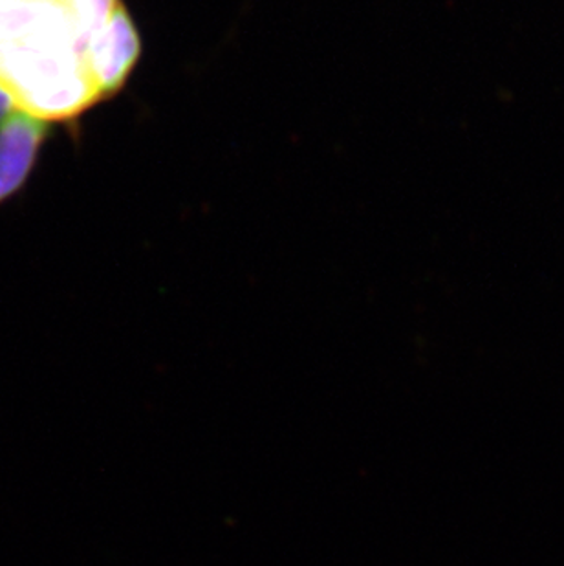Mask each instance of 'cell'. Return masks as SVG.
I'll return each mask as SVG.
<instances>
[{
    "label": "cell",
    "instance_id": "277c9868",
    "mask_svg": "<svg viewBox=\"0 0 564 566\" xmlns=\"http://www.w3.org/2000/svg\"><path fill=\"white\" fill-rule=\"evenodd\" d=\"M17 108H19V105H17L15 96L0 83V125Z\"/></svg>",
    "mask_w": 564,
    "mask_h": 566
},
{
    "label": "cell",
    "instance_id": "3957f363",
    "mask_svg": "<svg viewBox=\"0 0 564 566\" xmlns=\"http://www.w3.org/2000/svg\"><path fill=\"white\" fill-rule=\"evenodd\" d=\"M69 11L81 32L96 35L107 28L117 11L122 10V0H58Z\"/></svg>",
    "mask_w": 564,
    "mask_h": 566
},
{
    "label": "cell",
    "instance_id": "6da1fadb",
    "mask_svg": "<svg viewBox=\"0 0 564 566\" xmlns=\"http://www.w3.org/2000/svg\"><path fill=\"white\" fill-rule=\"evenodd\" d=\"M96 35L81 32L58 0H2L0 83L44 122L72 118L102 99L86 66Z\"/></svg>",
    "mask_w": 564,
    "mask_h": 566
},
{
    "label": "cell",
    "instance_id": "7a4b0ae2",
    "mask_svg": "<svg viewBox=\"0 0 564 566\" xmlns=\"http://www.w3.org/2000/svg\"><path fill=\"white\" fill-rule=\"evenodd\" d=\"M49 134L44 119L17 108L0 125V202L22 188Z\"/></svg>",
    "mask_w": 564,
    "mask_h": 566
}]
</instances>
